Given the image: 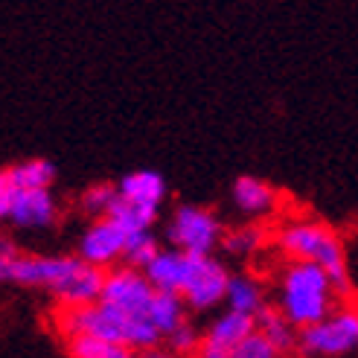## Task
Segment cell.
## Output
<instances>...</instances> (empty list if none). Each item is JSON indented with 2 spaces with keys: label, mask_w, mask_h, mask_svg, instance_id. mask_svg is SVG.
I'll return each instance as SVG.
<instances>
[{
  "label": "cell",
  "mask_w": 358,
  "mask_h": 358,
  "mask_svg": "<svg viewBox=\"0 0 358 358\" xmlns=\"http://www.w3.org/2000/svg\"><path fill=\"white\" fill-rule=\"evenodd\" d=\"M234 358H285V352H282L274 341H268V338H265L259 329H254V332H250L245 341L234 350Z\"/></svg>",
  "instance_id": "cb8c5ba5"
},
{
  "label": "cell",
  "mask_w": 358,
  "mask_h": 358,
  "mask_svg": "<svg viewBox=\"0 0 358 358\" xmlns=\"http://www.w3.org/2000/svg\"><path fill=\"white\" fill-rule=\"evenodd\" d=\"M297 350L315 358H341L358 350V303H338L324 320L300 329Z\"/></svg>",
  "instance_id": "277c9868"
},
{
  "label": "cell",
  "mask_w": 358,
  "mask_h": 358,
  "mask_svg": "<svg viewBox=\"0 0 358 358\" xmlns=\"http://www.w3.org/2000/svg\"><path fill=\"white\" fill-rule=\"evenodd\" d=\"M157 254H160L157 236L152 234V230H137V234H131L129 242H125V257H122V262H125V265H134V268H146Z\"/></svg>",
  "instance_id": "44dd1931"
},
{
  "label": "cell",
  "mask_w": 358,
  "mask_h": 358,
  "mask_svg": "<svg viewBox=\"0 0 358 358\" xmlns=\"http://www.w3.org/2000/svg\"><path fill=\"white\" fill-rule=\"evenodd\" d=\"M341 297H338L329 274L312 259H289L277 280V306L297 329H306L324 320Z\"/></svg>",
  "instance_id": "7a4b0ae2"
},
{
  "label": "cell",
  "mask_w": 358,
  "mask_h": 358,
  "mask_svg": "<svg viewBox=\"0 0 358 358\" xmlns=\"http://www.w3.org/2000/svg\"><path fill=\"white\" fill-rule=\"evenodd\" d=\"M155 285L146 277L143 268L134 265H114L105 271V285H102V303L131 312V315H149V306L155 300Z\"/></svg>",
  "instance_id": "52a82bcc"
},
{
  "label": "cell",
  "mask_w": 358,
  "mask_h": 358,
  "mask_svg": "<svg viewBox=\"0 0 358 358\" xmlns=\"http://www.w3.org/2000/svg\"><path fill=\"white\" fill-rule=\"evenodd\" d=\"M222 245L227 254H234V257H250L254 250H259L265 245V234L257 224H242L236 230H230V234H224Z\"/></svg>",
  "instance_id": "7402d4cb"
},
{
  "label": "cell",
  "mask_w": 358,
  "mask_h": 358,
  "mask_svg": "<svg viewBox=\"0 0 358 358\" xmlns=\"http://www.w3.org/2000/svg\"><path fill=\"white\" fill-rule=\"evenodd\" d=\"M117 192L125 201H134L149 210H160V204L166 201V181L155 169H134L125 178H120Z\"/></svg>",
  "instance_id": "4fadbf2b"
},
{
  "label": "cell",
  "mask_w": 358,
  "mask_h": 358,
  "mask_svg": "<svg viewBox=\"0 0 358 358\" xmlns=\"http://www.w3.org/2000/svg\"><path fill=\"white\" fill-rule=\"evenodd\" d=\"M230 199H234L236 210L248 213V216H268L277 207V189L257 175H239L234 181V189H230Z\"/></svg>",
  "instance_id": "5bb4252c"
},
{
  "label": "cell",
  "mask_w": 358,
  "mask_h": 358,
  "mask_svg": "<svg viewBox=\"0 0 358 358\" xmlns=\"http://www.w3.org/2000/svg\"><path fill=\"white\" fill-rule=\"evenodd\" d=\"M0 277L21 289H41L56 297L62 306H91L102 297L105 268L85 262L79 254H21L17 245L3 236L0 239Z\"/></svg>",
  "instance_id": "6da1fadb"
},
{
  "label": "cell",
  "mask_w": 358,
  "mask_h": 358,
  "mask_svg": "<svg viewBox=\"0 0 358 358\" xmlns=\"http://www.w3.org/2000/svg\"><path fill=\"white\" fill-rule=\"evenodd\" d=\"M166 239L178 250L207 257L224 239V230L213 210L201 204H181V207H175L172 219L166 222Z\"/></svg>",
  "instance_id": "5b68a950"
},
{
  "label": "cell",
  "mask_w": 358,
  "mask_h": 358,
  "mask_svg": "<svg viewBox=\"0 0 358 358\" xmlns=\"http://www.w3.org/2000/svg\"><path fill=\"white\" fill-rule=\"evenodd\" d=\"M117 199V187L111 184H94V187H87L82 192V210L87 213L91 219H102V216H108L111 213V204Z\"/></svg>",
  "instance_id": "603a6c76"
},
{
  "label": "cell",
  "mask_w": 358,
  "mask_h": 358,
  "mask_svg": "<svg viewBox=\"0 0 358 358\" xmlns=\"http://www.w3.org/2000/svg\"><path fill=\"white\" fill-rule=\"evenodd\" d=\"M59 329L64 338L70 335H99L111 341L131 344L134 350H146L164 341L149 315H131L122 312L111 303H91V306H62Z\"/></svg>",
  "instance_id": "3957f363"
},
{
  "label": "cell",
  "mask_w": 358,
  "mask_h": 358,
  "mask_svg": "<svg viewBox=\"0 0 358 358\" xmlns=\"http://www.w3.org/2000/svg\"><path fill=\"white\" fill-rule=\"evenodd\" d=\"M140 358H181V355L172 352L169 347H160V344H155V347L140 350Z\"/></svg>",
  "instance_id": "484cf974"
},
{
  "label": "cell",
  "mask_w": 358,
  "mask_h": 358,
  "mask_svg": "<svg viewBox=\"0 0 358 358\" xmlns=\"http://www.w3.org/2000/svg\"><path fill=\"white\" fill-rule=\"evenodd\" d=\"M227 309H236V312H245V315H259V309L265 306V292L259 280L248 277V274H236L230 277V289H227Z\"/></svg>",
  "instance_id": "d6986e66"
},
{
  "label": "cell",
  "mask_w": 358,
  "mask_h": 358,
  "mask_svg": "<svg viewBox=\"0 0 358 358\" xmlns=\"http://www.w3.org/2000/svg\"><path fill=\"white\" fill-rule=\"evenodd\" d=\"M0 184L21 187V189H52L56 184V164L47 157H29L21 164H12L0 169Z\"/></svg>",
  "instance_id": "9a60e30c"
},
{
  "label": "cell",
  "mask_w": 358,
  "mask_h": 358,
  "mask_svg": "<svg viewBox=\"0 0 358 358\" xmlns=\"http://www.w3.org/2000/svg\"><path fill=\"white\" fill-rule=\"evenodd\" d=\"M332 234H335V230L327 227L324 222L297 219V222H289L277 234V248L289 259H312L315 262L317 254H320V248L329 242Z\"/></svg>",
  "instance_id": "8fae6325"
},
{
  "label": "cell",
  "mask_w": 358,
  "mask_h": 358,
  "mask_svg": "<svg viewBox=\"0 0 358 358\" xmlns=\"http://www.w3.org/2000/svg\"><path fill=\"white\" fill-rule=\"evenodd\" d=\"M0 216L24 230L50 227L59 216V204L50 189H21L0 184Z\"/></svg>",
  "instance_id": "8992f818"
},
{
  "label": "cell",
  "mask_w": 358,
  "mask_h": 358,
  "mask_svg": "<svg viewBox=\"0 0 358 358\" xmlns=\"http://www.w3.org/2000/svg\"><path fill=\"white\" fill-rule=\"evenodd\" d=\"M64 341L70 358H140V350H134L131 344L99 335H70Z\"/></svg>",
  "instance_id": "2e32d148"
},
{
  "label": "cell",
  "mask_w": 358,
  "mask_h": 358,
  "mask_svg": "<svg viewBox=\"0 0 358 358\" xmlns=\"http://www.w3.org/2000/svg\"><path fill=\"white\" fill-rule=\"evenodd\" d=\"M129 236L131 234L117 219L102 216V219H94L91 224L85 227V234L79 236V250H76V254L85 262H91V265L105 268V271H108V268L122 262Z\"/></svg>",
  "instance_id": "9c48e42d"
},
{
  "label": "cell",
  "mask_w": 358,
  "mask_h": 358,
  "mask_svg": "<svg viewBox=\"0 0 358 358\" xmlns=\"http://www.w3.org/2000/svg\"><path fill=\"white\" fill-rule=\"evenodd\" d=\"M257 329V315H245L236 309H224L210 320L201 335L195 358H234V350Z\"/></svg>",
  "instance_id": "30bf717a"
},
{
  "label": "cell",
  "mask_w": 358,
  "mask_h": 358,
  "mask_svg": "<svg viewBox=\"0 0 358 358\" xmlns=\"http://www.w3.org/2000/svg\"><path fill=\"white\" fill-rule=\"evenodd\" d=\"M187 300L181 294H175V292H155V300H152V306H149V317H152V324L157 327L160 335H169L172 329H178L187 320Z\"/></svg>",
  "instance_id": "ac0fdd59"
},
{
  "label": "cell",
  "mask_w": 358,
  "mask_h": 358,
  "mask_svg": "<svg viewBox=\"0 0 358 358\" xmlns=\"http://www.w3.org/2000/svg\"><path fill=\"white\" fill-rule=\"evenodd\" d=\"M257 329L268 338V341H274L285 355H289L294 347H300V329L282 315L280 306H262L257 315Z\"/></svg>",
  "instance_id": "e0dca14e"
},
{
  "label": "cell",
  "mask_w": 358,
  "mask_h": 358,
  "mask_svg": "<svg viewBox=\"0 0 358 358\" xmlns=\"http://www.w3.org/2000/svg\"><path fill=\"white\" fill-rule=\"evenodd\" d=\"M164 341H166V347H169L172 352H178V355L184 358V355H195V352H199L201 335H199V329L189 324V320H184V324L178 327V329H172V332L164 338Z\"/></svg>",
  "instance_id": "d4e9b609"
},
{
  "label": "cell",
  "mask_w": 358,
  "mask_h": 358,
  "mask_svg": "<svg viewBox=\"0 0 358 358\" xmlns=\"http://www.w3.org/2000/svg\"><path fill=\"white\" fill-rule=\"evenodd\" d=\"M192 259H195V254H187V250H178L169 245V248H160V254L143 268V271H146V277L152 280L157 292L181 294L189 280V271H192Z\"/></svg>",
  "instance_id": "7c38bea8"
},
{
  "label": "cell",
  "mask_w": 358,
  "mask_h": 358,
  "mask_svg": "<svg viewBox=\"0 0 358 358\" xmlns=\"http://www.w3.org/2000/svg\"><path fill=\"white\" fill-rule=\"evenodd\" d=\"M230 277L234 274H230L219 259H213V254H207V257L195 254L192 271H189V280L184 285L181 297L187 300V306L192 312H210V309H216L219 303H224L227 289H230Z\"/></svg>",
  "instance_id": "ba28073f"
},
{
  "label": "cell",
  "mask_w": 358,
  "mask_h": 358,
  "mask_svg": "<svg viewBox=\"0 0 358 358\" xmlns=\"http://www.w3.org/2000/svg\"><path fill=\"white\" fill-rule=\"evenodd\" d=\"M111 219H117L129 234H137V230H152V224L157 222L160 216V210H149V207H140L134 201H125L122 195L117 192V199L111 204V213H108Z\"/></svg>",
  "instance_id": "ffe728a7"
}]
</instances>
